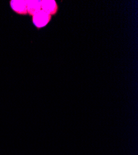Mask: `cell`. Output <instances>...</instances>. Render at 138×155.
Returning <instances> with one entry per match:
<instances>
[{
    "instance_id": "cell-2",
    "label": "cell",
    "mask_w": 138,
    "mask_h": 155,
    "mask_svg": "<svg viewBox=\"0 0 138 155\" xmlns=\"http://www.w3.org/2000/svg\"><path fill=\"white\" fill-rule=\"evenodd\" d=\"M42 10L50 16L55 14L58 10V6L54 0H43L41 1Z\"/></svg>"
},
{
    "instance_id": "cell-4",
    "label": "cell",
    "mask_w": 138,
    "mask_h": 155,
    "mask_svg": "<svg viewBox=\"0 0 138 155\" xmlns=\"http://www.w3.org/2000/svg\"><path fill=\"white\" fill-rule=\"evenodd\" d=\"M41 1L29 0L27 1V11L32 16L41 10Z\"/></svg>"
},
{
    "instance_id": "cell-3",
    "label": "cell",
    "mask_w": 138,
    "mask_h": 155,
    "mask_svg": "<svg viewBox=\"0 0 138 155\" xmlns=\"http://www.w3.org/2000/svg\"><path fill=\"white\" fill-rule=\"evenodd\" d=\"M12 9L19 14L25 15L27 11V1L24 0H12L10 3Z\"/></svg>"
},
{
    "instance_id": "cell-1",
    "label": "cell",
    "mask_w": 138,
    "mask_h": 155,
    "mask_svg": "<svg viewBox=\"0 0 138 155\" xmlns=\"http://www.w3.org/2000/svg\"><path fill=\"white\" fill-rule=\"evenodd\" d=\"M50 19H51V16L41 9L33 16V22L36 27L40 28L45 26Z\"/></svg>"
}]
</instances>
